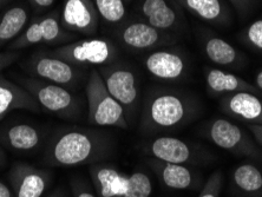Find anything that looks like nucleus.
<instances>
[{"label":"nucleus","mask_w":262,"mask_h":197,"mask_svg":"<svg viewBox=\"0 0 262 197\" xmlns=\"http://www.w3.org/2000/svg\"><path fill=\"white\" fill-rule=\"evenodd\" d=\"M114 141L102 130L82 126L61 127L45 146L43 162L57 168L99 163L114 152Z\"/></svg>","instance_id":"nucleus-1"},{"label":"nucleus","mask_w":262,"mask_h":197,"mask_svg":"<svg viewBox=\"0 0 262 197\" xmlns=\"http://www.w3.org/2000/svg\"><path fill=\"white\" fill-rule=\"evenodd\" d=\"M195 104L183 92L157 89L145 100L140 129L144 135H156L175 130L190 121Z\"/></svg>","instance_id":"nucleus-2"},{"label":"nucleus","mask_w":262,"mask_h":197,"mask_svg":"<svg viewBox=\"0 0 262 197\" xmlns=\"http://www.w3.org/2000/svg\"><path fill=\"white\" fill-rule=\"evenodd\" d=\"M17 80L19 85L30 92L44 111L69 121L79 119L82 116V99L70 89L33 77L17 76Z\"/></svg>","instance_id":"nucleus-3"},{"label":"nucleus","mask_w":262,"mask_h":197,"mask_svg":"<svg viewBox=\"0 0 262 197\" xmlns=\"http://www.w3.org/2000/svg\"><path fill=\"white\" fill-rule=\"evenodd\" d=\"M85 95L89 124L128 129L129 123L124 109L107 91L101 73L97 69H92L89 72Z\"/></svg>","instance_id":"nucleus-4"},{"label":"nucleus","mask_w":262,"mask_h":197,"mask_svg":"<svg viewBox=\"0 0 262 197\" xmlns=\"http://www.w3.org/2000/svg\"><path fill=\"white\" fill-rule=\"evenodd\" d=\"M30 77L75 90L83 83L84 68L75 67L53 56L50 51H37L23 64Z\"/></svg>","instance_id":"nucleus-5"},{"label":"nucleus","mask_w":262,"mask_h":197,"mask_svg":"<svg viewBox=\"0 0 262 197\" xmlns=\"http://www.w3.org/2000/svg\"><path fill=\"white\" fill-rule=\"evenodd\" d=\"M50 53L67 60L75 67H105L113 64L118 56L116 46L105 38H88L77 41H70Z\"/></svg>","instance_id":"nucleus-6"},{"label":"nucleus","mask_w":262,"mask_h":197,"mask_svg":"<svg viewBox=\"0 0 262 197\" xmlns=\"http://www.w3.org/2000/svg\"><path fill=\"white\" fill-rule=\"evenodd\" d=\"M76 34L70 33L63 28L59 13H50L34 19L17 39L9 45V51L31 48L39 44H68Z\"/></svg>","instance_id":"nucleus-7"},{"label":"nucleus","mask_w":262,"mask_h":197,"mask_svg":"<svg viewBox=\"0 0 262 197\" xmlns=\"http://www.w3.org/2000/svg\"><path fill=\"white\" fill-rule=\"evenodd\" d=\"M115 33L124 48L135 52L154 51L176 40L171 33L157 30L141 18L122 21Z\"/></svg>","instance_id":"nucleus-8"},{"label":"nucleus","mask_w":262,"mask_h":197,"mask_svg":"<svg viewBox=\"0 0 262 197\" xmlns=\"http://www.w3.org/2000/svg\"><path fill=\"white\" fill-rule=\"evenodd\" d=\"M206 137L219 148L237 156L260 157L261 151L246 131L225 118L211 121L204 129Z\"/></svg>","instance_id":"nucleus-9"},{"label":"nucleus","mask_w":262,"mask_h":197,"mask_svg":"<svg viewBox=\"0 0 262 197\" xmlns=\"http://www.w3.org/2000/svg\"><path fill=\"white\" fill-rule=\"evenodd\" d=\"M111 96L121 104L126 118H133L138 103V87L135 72L122 64H110L97 69Z\"/></svg>","instance_id":"nucleus-10"},{"label":"nucleus","mask_w":262,"mask_h":197,"mask_svg":"<svg viewBox=\"0 0 262 197\" xmlns=\"http://www.w3.org/2000/svg\"><path fill=\"white\" fill-rule=\"evenodd\" d=\"M101 15L92 0H64L60 12L63 28L73 34L94 36Z\"/></svg>","instance_id":"nucleus-11"},{"label":"nucleus","mask_w":262,"mask_h":197,"mask_svg":"<svg viewBox=\"0 0 262 197\" xmlns=\"http://www.w3.org/2000/svg\"><path fill=\"white\" fill-rule=\"evenodd\" d=\"M51 179L52 173L49 170L25 162H17L9 171L10 187L14 197H43Z\"/></svg>","instance_id":"nucleus-12"},{"label":"nucleus","mask_w":262,"mask_h":197,"mask_svg":"<svg viewBox=\"0 0 262 197\" xmlns=\"http://www.w3.org/2000/svg\"><path fill=\"white\" fill-rule=\"evenodd\" d=\"M44 141L43 129L31 123L17 122L0 127V145L13 154L31 155L37 152Z\"/></svg>","instance_id":"nucleus-13"},{"label":"nucleus","mask_w":262,"mask_h":197,"mask_svg":"<svg viewBox=\"0 0 262 197\" xmlns=\"http://www.w3.org/2000/svg\"><path fill=\"white\" fill-rule=\"evenodd\" d=\"M144 152L156 160L175 164H195L206 158L194 145L170 136L154 138L144 145Z\"/></svg>","instance_id":"nucleus-14"},{"label":"nucleus","mask_w":262,"mask_h":197,"mask_svg":"<svg viewBox=\"0 0 262 197\" xmlns=\"http://www.w3.org/2000/svg\"><path fill=\"white\" fill-rule=\"evenodd\" d=\"M182 7L170 0H140L138 15L157 30L170 33L183 24Z\"/></svg>","instance_id":"nucleus-15"},{"label":"nucleus","mask_w":262,"mask_h":197,"mask_svg":"<svg viewBox=\"0 0 262 197\" xmlns=\"http://www.w3.org/2000/svg\"><path fill=\"white\" fill-rule=\"evenodd\" d=\"M144 67L156 79L174 82L186 75L187 63L183 55L172 49H157L144 58Z\"/></svg>","instance_id":"nucleus-16"},{"label":"nucleus","mask_w":262,"mask_h":197,"mask_svg":"<svg viewBox=\"0 0 262 197\" xmlns=\"http://www.w3.org/2000/svg\"><path fill=\"white\" fill-rule=\"evenodd\" d=\"M92 185L98 197H123L128 188V176L113 164L95 163L89 167Z\"/></svg>","instance_id":"nucleus-17"},{"label":"nucleus","mask_w":262,"mask_h":197,"mask_svg":"<svg viewBox=\"0 0 262 197\" xmlns=\"http://www.w3.org/2000/svg\"><path fill=\"white\" fill-rule=\"evenodd\" d=\"M146 163L161 183L172 190H187L198 185V177L186 164H175L150 157Z\"/></svg>","instance_id":"nucleus-18"},{"label":"nucleus","mask_w":262,"mask_h":197,"mask_svg":"<svg viewBox=\"0 0 262 197\" xmlns=\"http://www.w3.org/2000/svg\"><path fill=\"white\" fill-rule=\"evenodd\" d=\"M222 110L249 124L262 125V99L250 92H235L221 99Z\"/></svg>","instance_id":"nucleus-19"},{"label":"nucleus","mask_w":262,"mask_h":197,"mask_svg":"<svg viewBox=\"0 0 262 197\" xmlns=\"http://www.w3.org/2000/svg\"><path fill=\"white\" fill-rule=\"evenodd\" d=\"M14 110L39 113L40 106L21 85L0 76V122Z\"/></svg>","instance_id":"nucleus-20"},{"label":"nucleus","mask_w":262,"mask_h":197,"mask_svg":"<svg viewBox=\"0 0 262 197\" xmlns=\"http://www.w3.org/2000/svg\"><path fill=\"white\" fill-rule=\"evenodd\" d=\"M206 83L209 90L217 95H229L235 92H250V94H261L259 89L246 82L245 79L227 73L220 69L208 68L206 70Z\"/></svg>","instance_id":"nucleus-21"},{"label":"nucleus","mask_w":262,"mask_h":197,"mask_svg":"<svg viewBox=\"0 0 262 197\" xmlns=\"http://www.w3.org/2000/svg\"><path fill=\"white\" fill-rule=\"evenodd\" d=\"M30 13L23 5L7 9L0 17V46L12 42L28 28Z\"/></svg>","instance_id":"nucleus-22"},{"label":"nucleus","mask_w":262,"mask_h":197,"mask_svg":"<svg viewBox=\"0 0 262 197\" xmlns=\"http://www.w3.org/2000/svg\"><path fill=\"white\" fill-rule=\"evenodd\" d=\"M177 4L202 20L214 24L225 23L228 12L221 0H176Z\"/></svg>","instance_id":"nucleus-23"},{"label":"nucleus","mask_w":262,"mask_h":197,"mask_svg":"<svg viewBox=\"0 0 262 197\" xmlns=\"http://www.w3.org/2000/svg\"><path fill=\"white\" fill-rule=\"evenodd\" d=\"M203 49L207 57L214 64L221 67H232L242 59L241 53L234 46L216 36H206L203 39Z\"/></svg>","instance_id":"nucleus-24"},{"label":"nucleus","mask_w":262,"mask_h":197,"mask_svg":"<svg viewBox=\"0 0 262 197\" xmlns=\"http://www.w3.org/2000/svg\"><path fill=\"white\" fill-rule=\"evenodd\" d=\"M232 182L242 194L255 196L262 192V172L254 164L244 163L234 170Z\"/></svg>","instance_id":"nucleus-25"},{"label":"nucleus","mask_w":262,"mask_h":197,"mask_svg":"<svg viewBox=\"0 0 262 197\" xmlns=\"http://www.w3.org/2000/svg\"><path fill=\"white\" fill-rule=\"evenodd\" d=\"M98 13L107 24H121L125 20L126 9L124 0H92Z\"/></svg>","instance_id":"nucleus-26"},{"label":"nucleus","mask_w":262,"mask_h":197,"mask_svg":"<svg viewBox=\"0 0 262 197\" xmlns=\"http://www.w3.org/2000/svg\"><path fill=\"white\" fill-rule=\"evenodd\" d=\"M152 194V183L148 173L136 170L128 176V188L123 197H150Z\"/></svg>","instance_id":"nucleus-27"},{"label":"nucleus","mask_w":262,"mask_h":197,"mask_svg":"<svg viewBox=\"0 0 262 197\" xmlns=\"http://www.w3.org/2000/svg\"><path fill=\"white\" fill-rule=\"evenodd\" d=\"M245 44L252 50L262 53V19H257L246 28L241 34Z\"/></svg>","instance_id":"nucleus-28"},{"label":"nucleus","mask_w":262,"mask_h":197,"mask_svg":"<svg viewBox=\"0 0 262 197\" xmlns=\"http://www.w3.org/2000/svg\"><path fill=\"white\" fill-rule=\"evenodd\" d=\"M222 184H223V175L220 170H217V171L211 173L209 179L207 180V182L203 185L199 197H220Z\"/></svg>","instance_id":"nucleus-29"},{"label":"nucleus","mask_w":262,"mask_h":197,"mask_svg":"<svg viewBox=\"0 0 262 197\" xmlns=\"http://www.w3.org/2000/svg\"><path fill=\"white\" fill-rule=\"evenodd\" d=\"M70 187L72 197H98L82 179H72Z\"/></svg>","instance_id":"nucleus-30"},{"label":"nucleus","mask_w":262,"mask_h":197,"mask_svg":"<svg viewBox=\"0 0 262 197\" xmlns=\"http://www.w3.org/2000/svg\"><path fill=\"white\" fill-rule=\"evenodd\" d=\"M19 59H20L19 51H9L7 50L6 52H0V71L9 68L10 65H12Z\"/></svg>","instance_id":"nucleus-31"},{"label":"nucleus","mask_w":262,"mask_h":197,"mask_svg":"<svg viewBox=\"0 0 262 197\" xmlns=\"http://www.w3.org/2000/svg\"><path fill=\"white\" fill-rule=\"evenodd\" d=\"M248 131L252 134V136L255 138V141L262 146V125L259 124H248Z\"/></svg>","instance_id":"nucleus-32"},{"label":"nucleus","mask_w":262,"mask_h":197,"mask_svg":"<svg viewBox=\"0 0 262 197\" xmlns=\"http://www.w3.org/2000/svg\"><path fill=\"white\" fill-rule=\"evenodd\" d=\"M29 2L37 9H48V7L52 6V4L56 0H29Z\"/></svg>","instance_id":"nucleus-33"},{"label":"nucleus","mask_w":262,"mask_h":197,"mask_svg":"<svg viewBox=\"0 0 262 197\" xmlns=\"http://www.w3.org/2000/svg\"><path fill=\"white\" fill-rule=\"evenodd\" d=\"M0 197H14V194L10 185L0 181Z\"/></svg>","instance_id":"nucleus-34"},{"label":"nucleus","mask_w":262,"mask_h":197,"mask_svg":"<svg viewBox=\"0 0 262 197\" xmlns=\"http://www.w3.org/2000/svg\"><path fill=\"white\" fill-rule=\"evenodd\" d=\"M235 6L237 7L238 11H241V12H244V11L246 10V7L248 6V4L250 0H230Z\"/></svg>","instance_id":"nucleus-35"},{"label":"nucleus","mask_w":262,"mask_h":197,"mask_svg":"<svg viewBox=\"0 0 262 197\" xmlns=\"http://www.w3.org/2000/svg\"><path fill=\"white\" fill-rule=\"evenodd\" d=\"M7 164V156L5 150L3 149V146L0 145V169H3Z\"/></svg>","instance_id":"nucleus-36"},{"label":"nucleus","mask_w":262,"mask_h":197,"mask_svg":"<svg viewBox=\"0 0 262 197\" xmlns=\"http://www.w3.org/2000/svg\"><path fill=\"white\" fill-rule=\"evenodd\" d=\"M255 86L259 89L260 92L262 94V70L257 73V76L255 78Z\"/></svg>","instance_id":"nucleus-37"},{"label":"nucleus","mask_w":262,"mask_h":197,"mask_svg":"<svg viewBox=\"0 0 262 197\" xmlns=\"http://www.w3.org/2000/svg\"><path fill=\"white\" fill-rule=\"evenodd\" d=\"M45 197H67L64 195V192L60 190V189H58V190H56V191H53V192H51V194H49L48 196H45Z\"/></svg>","instance_id":"nucleus-38"},{"label":"nucleus","mask_w":262,"mask_h":197,"mask_svg":"<svg viewBox=\"0 0 262 197\" xmlns=\"http://www.w3.org/2000/svg\"><path fill=\"white\" fill-rule=\"evenodd\" d=\"M11 0H0V9H2L3 6H5L6 4H9Z\"/></svg>","instance_id":"nucleus-39"},{"label":"nucleus","mask_w":262,"mask_h":197,"mask_svg":"<svg viewBox=\"0 0 262 197\" xmlns=\"http://www.w3.org/2000/svg\"><path fill=\"white\" fill-rule=\"evenodd\" d=\"M125 2H130V0H124V3H125Z\"/></svg>","instance_id":"nucleus-40"}]
</instances>
